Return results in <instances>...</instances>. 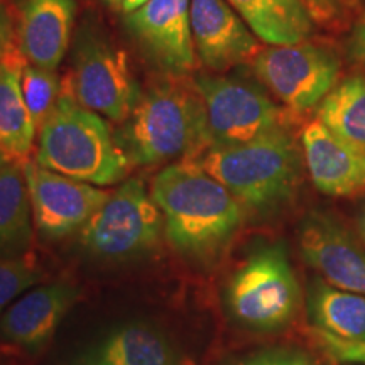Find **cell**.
Listing matches in <instances>:
<instances>
[{
  "label": "cell",
  "mask_w": 365,
  "mask_h": 365,
  "mask_svg": "<svg viewBox=\"0 0 365 365\" xmlns=\"http://www.w3.org/2000/svg\"><path fill=\"white\" fill-rule=\"evenodd\" d=\"M301 150L319 193L336 198L365 193V149L335 134L317 118L301 132Z\"/></svg>",
  "instance_id": "cell-14"
},
{
  "label": "cell",
  "mask_w": 365,
  "mask_h": 365,
  "mask_svg": "<svg viewBox=\"0 0 365 365\" xmlns=\"http://www.w3.org/2000/svg\"><path fill=\"white\" fill-rule=\"evenodd\" d=\"M36 163L95 186H110L129 173L130 159L97 112L81 107L66 80L61 97L39 129Z\"/></svg>",
  "instance_id": "cell-3"
},
{
  "label": "cell",
  "mask_w": 365,
  "mask_h": 365,
  "mask_svg": "<svg viewBox=\"0 0 365 365\" xmlns=\"http://www.w3.org/2000/svg\"><path fill=\"white\" fill-rule=\"evenodd\" d=\"M168 240L181 254L207 257L223 247L242 223V207L196 159L168 164L150 182Z\"/></svg>",
  "instance_id": "cell-1"
},
{
  "label": "cell",
  "mask_w": 365,
  "mask_h": 365,
  "mask_svg": "<svg viewBox=\"0 0 365 365\" xmlns=\"http://www.w3.org/2000/svg\"><path fill=\"white\" fill-rule=\"evenodd\" d=\"M349 54L360 68L365 70V12L354 26L352 34L349 39Z\"/></svg>",
  "instance_id": "cell-28"
},
{
  "label": "cell",
  "mask_w": 365,
  "mask_h": 365,
  "mask_svg": "<svg viewBox=\"0 0 365 365\" xmlns=\"http://www.w3.org/2000/svg\"><path fill=\"white\" fill-rule=\"evenodd\" d=\"M17 43L29 65L56 71L75 26L76 0H22Z\"/></svg>",
  "instance_id": "cell-16"
},
{
  "label": "cell",
  "mask_w": 365,
  "mask_h": 365,
  "mask_svg": "<svg viewBox=\"0 0 365 365\" xmlns=\"http://www.w3.org/2000/svg\"><path fill=\"white\" fill-rule=\"evenodd\" d=\"M309 336L317 349L322 350L333 362L365 365V340L341 339V336L333 335L318 327L309 328Z\"/></svg>",
  "instance_id": "cell-25"
},
{
  "label": "cell",
  "mask_w": 365,
  "mask_h": 365,
  "mask_svg": "<svg viewBox=\"0 0 365 365\" xmlns=\"http://www.w3.org/2000/svg\"><path fill=\"white\" fill-rule=\"evenodd\" d=\"M314 327L341 339L365 340V296L317 282L309 296Z\"/></svg>",
  "instance_id": "cell-19"
},
{
  "label": "cell",
  "mask_w": 365,
  "mask_h": 365,
  "mask_svg": "<svg viewBox=\"0 0 365 365\" xmlns=\"http://www.w3.org/2000/svg\"><path fill=\"white\" fill-rule=\"evenodd\" d=\"M65 80L81 107L120 124L140 98L127 53L88 22L76 34L73 68Z\"/></svg>",
  "instance_id": "cell-5"
},
{
  "label": "cell",
  "mask_w": 365,
  "mask_h": 365,
  "mask_svg": "<svg viewBox=\"0 0 365 365\" xmlns=\"http://www.w3.org/2000/svg\"><path fill=\"white\" fill-rule=\"evenodd\" d=\"M164 227L161 210L143 180L132 178L81 228V244L105 259H124L156 245Z\"/></svg>",
  "instance_id": "cell-9"
},
{
  "label": "cell",
  "mask_w": 365,
  "mask_h": 365,
  "mask_svg": "<svg viewBox=\"0 0 365 365\" xmlns=\"http://www.w3.org/2000/svg\"><path fill=\"white\" fill-rule=\"evenodd\" d=\"M124 24L159 70L185 76L196 65L190 24V0H149L125 14Z\"/></svg>",
  "instance_id": "cell-11"
},
{
  "label": "cell",
  "mask_w": 365,
  "mask_h": 365,
  "mask_svg": "<svg viewBox=\"0 0 365 365\" xmlns=\"http://www.w3.org/2000/svg\"><path fill=\"white\" fill-rule=\"evenodd\" d=\"M359 230H360V234H362L364 240H365V208H364V212L360 213V217H359Z\"/></svg>",
  "instance_id": "cell-32"
},
{
  "label": "cell",
  "mask_w": 365,
  "mask_h": 365,
  "mask_svg": "<svg viewBox=\"0 0 365 365\" xmlns=\"http://www.w3.org/2000/svg\"><path fill=\"white\" fill-rule=\"evenodd\" d=\"M299 249L328 284L365 296V250L335 218L309 213L299 228Z\"/></svg>",
  "instance_id": "cell-13"
},
{
  "label": "cell",
  "mask_w": 365,
  "mask_h": 365,
  "mask_svg": "<svg viewBox=\"0 0 365 365\" xmlns=\"http://www.w3.org/2000/svg\"><path fill=\"white\" fill-rule=\"evenodd\" d=\"M21 90L27 110L39 132L61 97V81L56 71L44 70V68L27 63L21 73Z\"/></svg>",
  "instance_id": "cell-23"
},
{
  "label": "cell",
  "mask_w": 365,
  "mask_h": 365,
  "mask_svg": "<svg viewBox=\"0 0 365 365\" xmlns=\"http://www.w3.org/2000/svg\"><path fill=\"white\" fill-rule=\"evenodd\" d=\"M14 161H16V159L9 156V154L6 153V150L0 149V175H2V171L6 170V168L9 166V164L14 163Z\"/></svg>",
  "instance_id": "cell-31"
},
{
  "label": "cell",
  "mask_w": 365,
  "mask_h": 365,
  "mask_svg": "<svg viewBox=\"0 0 365 365\" xmlns=\"http://www.w3.org/2000/svg\"><path fill=\"white\" fill-rule=\"evenodd\" d=\"M303 150L287 129L250 143L210 148L196 161L244 207L267 212L289 202L301 181Z\"/></svg>",
  "instance_id": "cell-4"
},
{
  "label": "cell",
  "mask_w": 365,
  "mask_h": 365,
  "mask_svg": "<svg viewBox=\"0 0 365 365\" xmlns=\"http://www.w3.org/2000/svg\"><path fill=\"white\" fill-rule=\"evenodd\" d=\"M228 307L255 330H277L294 318L299 286L282 245H266L242 264L228 284Z\"/></svg>",
  "instance_id": "cell-7"
},
{
  "label": "cell",
  "mask_w": 365,
  "mask_h": 365,
  "mask_svg": "<svg viewBox=\"0 0 365 365\" xmlns=\"http://www.w3.org/2000/svg\"><path fill=\"white\" fill-rule=\"evenodd\" d=\"M317 117L328 129L365 149V76H349L318 105Z\"/></svg>",
  "instance_id": "cell-21"
},
{
  "label": "cell",
  "mask_w": 365,
  "mask_h": 365,
  "mask_svg": "<svg viewBox=\"0 0 365 365\" xmlns=\"http://www.w3.org/2000/svg\"><path fill=\"white\" fill-rule=\"evenodd\" d=\"M76 299L78 289L68 282L27 291L0 318V339L29 350L41 349L53 339Z\"/></svg>",
  "instance_id": "cell-15"
},
{
  "label": "cell",
  "mask_w": 365,
  "mask_h": 365,
  "mask_svg": "<svg viewBox=\"0 0 365 365\" xmlns=\"http://www.w3.org/2000/svg\"><path fill=\"white\" fill-rule=\"evenodd\" d=\"M312 14L314 24L335 26L344 21L346 4L345 0H303Z\"/></svg>",
  "instance_id": "cell-26"
},
{
  "label": "cell",
  "mask_w": 365,
  "mask_h": 365,
  "mask_svg": "<svg viewBox=\"0 0 365 365\" xmlns=\"http://www.w3.org/2000/svg\"><path fill=\"white\" fill-rule=\"evenodd\" d=\"M103 2L107 4V6L113 7V9H120V4H122V0H103Z\"/></svg>",
  "instance_id": "cell-33"
},
{
  "label": "cell",
  "mask_w": 365,
  "mask_h": 365,
  "mask_svg": "<svg viewBox=\"0 0 365 365\" xmlns=\"http://www.w3.org/2000/svg\"><path fill=\"white\" fill-rule=\"evenodd\" d=\"M145 2H149V0H122L120 11L124 14H129L132 11H135V9H139L140 6H144Z\"/></svg>",
  "instance_id": "cell-30"
},
{
  "label": "cell",
  "mask_w": 365,
  "mask_h": 365,
  "mask_svg": "<svg viewBox=\"0 0 365 365\" xmlns=\"http://www.w3.org/2000/svg\"><path fill=\"white\" fill-rule=\"evenodd\" d=\"M26 65V59L0 61V149L21 163L33 149L38 130L21 90V73Z\"/></svg>",
  "instance_id": "cell-18"
},
{
  "label": "cell",
  "mask_w": 365,
  "mask_h": 365,
  "mask_svg": "<svg viewBox=\"0 0 365 365\" xmlns=\"http://www.w3.org/2000/svg\"><path fill=\"white\" fill-rule=\"evenodd\" d=\"M118 144L130 163L154 166L176 159H198L210 149L203 102L180 81H164L140 95L124 122Z\"/></svg>",
  "instance_id": "cell-2"
},
{
  "label": "cell",
  "mask_w": 365,
  "mask_h": 365,
  "mask_svg": "<svg viewBox=\"0 0 365 365\" xmlns=\"http://www.w3.org/2000/svg\"><path fill=\"white\" fill-rule=\"evenodd\" d=\"M193 86L203 102L210 148L250 143L289 124V112L249 81L202 73Z\"/></svg>",
  "instance_id": "cell-6"
},
{
  "label": "cell",
  "mask_w": 365,
  "mask_h": 365,
  "mask_svg": "<svg viewBox=\"0 0 365 365\" xmlns=\"http://www.w3.org/2000/svg\"><path fill=\"white\" fill-rule=\"evenodd\" d=\"M33 220L46 239H61L81 230L110 193L98 186L39 166L22 163Z\"/></svg>",
  "instance_id": "cell-10"
},
{
  "label": "cell",
  "mask_w": 365,
  "mask_h": 365,
  "mask_svg": "<svg viewBox=\"0 0 365 365\" xmlns=\"http://www.w3.org/2000/svg\"><path fill=\"white\" fill-rule=\"evenodd\" d=\"M255 38L269 46H289L312 38L314 21L303 0H227Z\"/></svg>",
  "instance_id": "cell-17"
},
{
  "label": "cell",
  "mask_w": 365,
  "mask_h": 365,
  "mask_svg": "<svg viewBox=\"0 0 365 365\" xmlns=\"http://www.w3.org/2000/svg\"><path fill=\"white\" fill-rule=\"evenodd\" d=\"M244 365H312L307 357L298 354H287V352H276L266 354L261 357H255Z\"/></svg>",
  "instance_id": "cell-29"
},
{
  "label": "cell",
  "mask_w": 365,
  "mask_h": 365,
  "mask_svg": "<svg viewBox=\"0 0 365 365\" xmlns=\"http://www.w3.org/2000/svg\"><path fill=\"white\" fill-rule=\"evenodd\" d=\"M88 365H107V364H105V362H103V360H102V359H100V360H93V362H90Z\"/></svg>",
  "instance_id": "cell-34"
},
{
  "label": "cell",
  "mask_w": 365,
  "mask_h": 365,
  "mask_svg": "<svg viewBox=\"0 0 365 365\" xmlns=\"http://www.w3.org/2000/svg\"><path fill=\"white\" fill-rule=\"evenodd\" d=\"M19 59L26 58L22 56L19 46H16L12 19L0 0V61H19Z\"/></svg>",
  "instance_id": "cell-27"
},
{
  "label": "cell",
  "mask_w": 365,
  "mask_h": 365,
  "mask_svg": "<svg viewBox=\"0 0 365 365\" xmlns=\"http://www.w3.org/2000/svg\"><path fill=\"white\" fill-rule=\"evenodd\" d=\"M250 65L257 80L293 113H307L318 107L339 85L341 71L339 54L308 41L267 46Z\"/></svg>",
  "instance_id": "cell-8"
},
{
  "label": "cell",
  "mask_w": 365,
  "mask_h": 365,
  "mask_svg": "<svg viewBox=\"0 0 365 365\" xmlns=\"http://www.w3.org/2000/svg\"><path fill=\"white\" fill-rule=\"evenodd\" d=\"M43 272L31 255L24 257H0V313L14 299L31 289Z\"/></svg>",
  "instance_id": "cell-24"
},
{
  "label": "cell",
  "mask_w": 365,
  "mask_h": 365,
  "mask_svg": "<svg viewBox=\"0 0 365 365\" xmlns=\"http://www.w3.org/2000/svg\"><path fill=\"white\" fill-rule=\"evenodd\" d=\"M190 24L196 56L213 73L252 63L262 49L227 0H190Z\"/></svg>",
  "instance_id": "cell-12"
},
{
  "label": "cell",
  "mask_w": 365,
  "mask_h": 365,
  "mask_svg": "<svg viewBox=\"0 0 365 365\" xmlns=\"http://www.w3.org/2000/svg\"><path fill=\"white\" fill-rule=\"evenodd\" d=\"M107 365H175L168 341L148 327H125L103 346Z\"/></svg>",
  "instance_id": "cell-22"
},
{
  "label": "cell",
  "mask_w": 365,
  "mask_h": 365,
  "mask_svg": "<svg viewBox=\"0 0 365 365\" xmlns=\"http://www.w3.org/2000/svg\"><path fill=\"white\" fill-rule=\"evenodd\" d=\"M31 237V203L21 161L0 175V254L17 252Z\"/></svg>",
  "instance_id": "cell-20"
}]
</instances>
